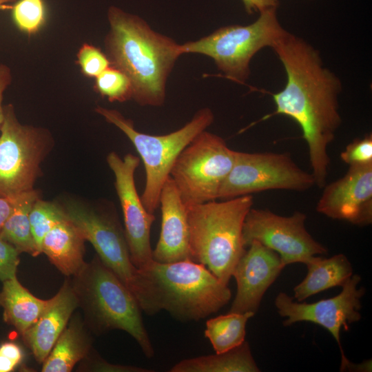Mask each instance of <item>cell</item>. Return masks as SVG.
Returning a JSON list of instances; mask_svg holds the SVG:
<instances>
[{
  "mask_svg": "<svg viewBox=\"0 0 372 372\" xmlns=\"http://www.w3.org/2000/svg\"><path fill=\"white\" fill-rule=\"evenodd\" d=\"M246 12L251 14L270 8H278L279 0H241Z\"/></svg>",
  "mask_w": 372,
  "mask_h": 372,
  "instance_id": "obj_34",
  "label": "cell"
},
{
  "mask_svg": "<svg viewBox=\"0 0 372 372\" xmlns=\"http://www.w3.org/2000/svg\"><path fill=\"white\" fill-rule=\"evenodd\" d=\"M96 112L120 129L130 140L145 167V185L141 200L145 209L154 214L159 206L161 189L169 177L173 165L180 152L213 123L212 111L205 107L181 128L165 135L141 133L130 119L119 112L97 106Z\"/></svg>",
  "mask_w": 372,
  "mask_h": 372,
  "instance_id": "obj_7",
  "label": "cell"
},
{
  "mask_svg": "<svg viewBox=\"0 0 372 372\" xmlns=\"http://www.w3.org/2000/svg\"><path fill=\"white\" fill-rule=\"evenodd\" d=\"M305 265L307 273L293 288V298L298 302L330 288L342 287L353 275L352 265L343 254L328 258L315 256Z\"/></svg>",
  "mask_w": 372,
  "mask_h": 372,
  "instance_id": "obj_20",
  "label": "cell"
},
{
  "mask_svg": "<svg viewBox=\"0 0 372 372\" xmlns=\"http://www.w3.org/2000/svg\"><path fill=\"white\" fill-rule=\"evenodd\" d=\"M82 73L88 77H96L110 66V62L102 51L85 43L77 53V61Z\"/></svg>",
  "mask_w": 372,
  "mask_h": 372,
  "instance_id": "obj_29",
  "label": "cell"
},
{
  "mask_svg": "<svg viewBox=\"0 0 372 372\" xmlns=\"http://www.w3.org/2000/svg\"><path fill=\"white\" fill-rule=\"evenodd\" d=\"M39 194L32 189L14 198L12 209L0 230V238L13 245L18 251L39 255L32 236L30 212Z\"/></svg>",
  "mask_w": 372,
  "mask_h": 372,
  "instance_id": "obj_24",
  "label": "cell"
},
{
  "mask_svg": "<svg viewBox=\"0 0 372 372\" xmlns=\"http://www.w3.org/2000/svg\"><path fill=\"white\" fill-rule=\"evenodd\" d=\"M19 254L13 245L0 238V280L2 282L17 276Z\"/></svg>",
  "mask_w": 372,
  "mask_h": 372,
  "instance_id": "obj_31",
  "label": "cell"
},
{
  "mask_svg": "<svg viewBox=\"0 0 372 372\" xmlns=\"http://www.w3.org/2000/svg\"><path fill=\"white\" fill-rule=\"evenodd\" d=\"M61 207L66 218L92 245L100 260L132 293L141 310L149 316L160 312L154 285L132 264L125 232L115 214L76 200Z\"/></svg>",
  "mask_w": 372,
  "mask_h": 372,
  "instance_id": "obj_6",
  "label": "cell"
},
{
  "mask_svg": "<svg viewBox=\"0 0 372 372\" xmlns=\"http://www.w3.org/2000/svg\"><path fill=\"white\" fill-rule=\"evenodd\" d=\"M107 18L110 30L105 46L110 65L130 79L132 99L139 105H163L167 79L182 54L180 45L116 6L108 8Z\"/></svg>",
  "mask_w": 372,
  "mask_h": 372,
  "instance_id": "obj_2",
  "label": "cell"
},
{
  "mask_svg": "<svg viewBox=\"0 0 372 372\" xmlns=\"http://www.w3.org/2000/svg\"><path fill=\"white\" fill-rule=\"evenodd\" d=\"M322 188L318 213L359 227L371 224L372 164L350 166L342 177Z\"/></svg>",
  "mask_w": 372,
  "mask_h": 372,
  "instance_id": "obj_15",
  "label": "cell"
},
{
  "mask_svg": "<svg viewBox=\"0 0 372 372\" xmlns=\"http://www.w3.org/2000/svg\"><path fill=\"white\" fill-rule=\"evenodd\" d=\"M10 7L16 25L28 34L37 32L45 23L43 0H19Z\"/></svg>",
  "mask_w": 372,
  "mask_h": 372,
  "instance_id": "obj_28",
  "label": "cell"
},
{
  "mask_svg": "<svg viewBox=\"0 0 372 372\" xmlns=\"http://www.w3.org/2000/svg\"><path fill=\"white\" fill-rule=\"evenodd\" d=\"M254 205L251 195L187 207L191 260L227 284L245 251L242 227Z\"/></svg>",
  "mask_w": 372,
  "mask_h": 372,
  "instance_id": "obj_3",
  "label": "cell"
},
{
  "mask_svg": "<svg viewBox=\"0 0 372 372\" xmlns=\"http://www.w3.org/2000/svg\"><path fill=\"white\" fill-rule=\"evenodd\" d=\"M12 80L10 70L4 64H0V127L4 119V110L2 105L3 92Z\"/></svg>",
  "mask_w": 372,
  "mask_h": 372,
  "instance_id": "obj_35",
  "label": "cell"
},
{
  "mask_svg": "<svg viewBox=\"0 0 372 372\" xmlns=\"http://www.w3.org/2000/svg\"><path fill=\"white\" fill-rule=\"evenodd\" d=\"M306 220V214L299 211L283 216L251 207L243 223V245L247 247L253 241L260 242L279 255L284 267L296 262L306 264L312 257L328 252L308 232Z\"/></svg>",
  "mask_w": 372,
  "mask_h": 372,
  "instance_id": "obj_12",
  "label": "cell"
},
{
  "mask_svg": "<svg viewBox=\"0 0 372 372\" xmlns=\"http://www.w3.org/2000/svg\"><path fill=\"white\" fill-rule=\"evenodd\" d=\"M170 372H259L248 342L225 352L184 359Z\"/></svg>",
  "mask_w": 372,
  "mask_h": 372,
  "instance_id": "obj_23",
  "label": "cell"
},
{
  "mask_svg": "<svg viewBox=\"0 0 372 372\" xmlns=\"http://www.w3.org/2000/svg\"><path fill=\"white\" fill-rule=\"evenodd\" d=\"M0 127V197L14 199L33 189L50 145L47 132L17 120L14 107L3 106Z\"/></svg>",
  "mask_w": 372,
  "mask_h": 372,
  "instance_id": "obj_10",
  "label": "cell"
},
{
  "mask_svg": "<svg viewBox=\"0 0 372 372\" xmlns=\"http://www.w3.org/2000/svg\"><path fill=\"white\" fill-rule=\"evenodd\" d=\"M23 353L21 348L12 342L0 345V372H10L21 362Z\"/></svg>",
  "mask_w": 372,
  "mask_h": 372,
  "instance_id": "obj_33",
  "label": "cell"
},
{
  "mask_svg": "<svg viewBox=\"0 0 372 372\" xmlns=\"http://www.w3.org/2000/svg\"><path fill=\"white\" fill-rule=\"evenodd\" d=\"M85 240L77 228L65 217L45 234L41 253L63 274L74 276L86 263L83 260Z\"/></svg>",
  "mask_w": 372,
  "mask_h": 372,
  "instance_id": "obj_19",
  "label": "cell"
},
{
  "mask_svg": "<svg viewBox=\"0 0 372 372\" xmlns=\"http://www.w3.org/2000/svg\"><path fill=\"white\" fill-rule=\"evenodd\" d=\"M14 199L0 197V230L11 212Z\"/></svg>",
  "mask_w": 372,
  "mask_h": 372,
  "instance_id": "obj_36",
  "label": "cell"
},
{
  "mask_svg": "<svg viewBox=\"0 0 372 372\" xmlns=\"http://www.w3.org/2000/svg\"><path fill=\"white\" fill-rule=\"evenodd\" d=\"M107 162L115 177L130 259L135 267L143 269L153 261L150 230L155 216L145 209L135 185L134 174L140 158L132 154L121 158L112 152Z\"/></svg>",
  "mask_w": 372,
  "mask_h": 372,
  "instance_id": "obj_14",
  "label": "cell"
},
{
  "mask_svg": "<svg viewBox=\"0 0 372 372\" xmlns=\"http://www.w3.org/2000/svg\"><path fill=\"white\" fill-rule=\"evenodd\" d=\"M161 228L152 249V259L160 263L191 260L187 207L169 176L161 192Z\"/></svg>",
  "mask_w": 372,
  "mask_h": 372,
  "instance_id": "obj_17",
  "label": "cell"
},
{
  "mask_svg": "<svg viewBox=\"0 0 372 372\" xmlns=\"http://www.w3.org/2000/svg\"><path fill=\"white\" fill-rule=\"evenodd\" d=\"M361 277L353 274L342 286L341 292L332 298L322 299L313 303L294 302L292 297L280 292L276 297L274 304L278 314L287 319L283 321L285 327L299 322H310L326 329L337 342L341 352V364L348 360L340 341V331H347L351 324L361 319V298L365 289L358 288Z\"/></svg>",
  "mask_w": 372,
  "mask_h": 372,
  "instance_id": "obj_13",
  "label": "cell"
},
{
  "mask_svg": "<svg viewBox=\"0 0 372 372\" xmlns=\"http://www.w3.org/2000/svg\"><path fill=\"white\" fill-rule=\"evenodd\" d=\"M247 247L232 274L237 288L229 312L256 313L265 292L284 269L276 251L257 241Z\"/></svg>",
  "mask_w": 372,
  "mask_h": 372,
  "instance_id": "obj_16",
  "label": "cell"
},
{
  "mask_svg": "<svg viewBox=\"0 0 372 372\" xmlns=\"http://www.w3.org/2000/svg\"><path fill=\"white\" fill-rule=\"evenodd\" d=\"M92 341L83 322L72 318L43 361V372H70L91 351Z\"/></svg>",
  "mask_w": 372,
  "mask_h": 372,
  "instance_id": "obj_22",
  "label": "cell"
},
{
  "mask_svg": "<svg viewBox=\"0 0 372 372\" xmlns=\"http://www.w3.org/2000/svg\"><path fill=\"white\" fill-rule=\"evenodd\" d=\"M85 360L82 364L81 369L87 371H103V372H152V370L143 369L138 366L122 365L109 363L96 353L92 351L83 359Z\"/></svg>",
  "mask_w": 372,
  "mask_h": 372,
  "instance_id": "obj_32",
  "label": "cell"
},
{
  "mask_svg": "<svg viewBox=\"0 0 372 372\" xmlns=\"http://www.w3.org/2000/svg\"><path fill=\"white\" fill-rule=\"evenodd\" d=\"M314 185L312 174L300 168L289 153L235 151L232 168L220 187L218 199L270 189L304 192Z\"/></svg>",
  "mask_w": 372,
  "mask_h": 372,
  "instance_id": "obj_11",
  "label": "cell"
},
{
  "mask_svg": "<svg viewBox=\"0 0 372 372\" xmlns=\"http://www.w3.org/2000/svg\"><path fill=\"white\" fill-rule=\"evenodd\" d=\"M139 271L154 285L161 309L181 322L204 319L218 312L231 298L227 284L192 260H153Z\"/></svg>",
  "mask_w": 372,
  "mask_h": 372,
  "instance_id": "obj_5",
  "label": "cell"
},
{
  "mask_svg": "<svg viewBox=\"0 0 372 372\" xmlns=\"http://www.w3.org/2000/svg\"><path fill=\"white\" fill-rule=\"evenodd\" d=\"M50 299L42 300L32 295L17 276L3 282L0 306L4 321L22 335L39 318Z\"/></svg>",
  "mask_w": 372,
  "mask_h": 372,
  "instance_id": "obj_21",
  "label": "cell"
},
{
  "mask_svg": "<svg viewBox=\"0 0 372 372\" xmlns=\"http://www.w3.org/2000/svg\"><path fill=\"white\" fill-rule=\"evenodd\" d=\"M254 315L252 312H229L208 320L204 334L215 352H225L242 344L245 340L247 322Z\"/></svg>",
  "mask_w": 372,
  "mask_h": 372,
  "instance_id": "obj_25",
  "label": "cell"
},
{
  "mask_svg": "<svg viewBox=\"0 0 372 372\" xmlns=\"http://www.w3.org/2000/svg\"><path fill=\"white\" fill-rule=\"evenodd\" d=\"M234 152L222 137L206 130L180 152L169 176L186 207L218 199Z\"/></svg>",
  "mask_w": 372,
  "mask_h": 372,
  "instance_id": "obj_9",
  "label": "cell"
},
{
  "mask_svg": "<svg viewBox=\"0 0 372 372\" xmlns=\"http://www.w3.org/2000/svg\"><path fill=\"white\" fill-rule=\"evenodd\" d=\"M276 10L277 8L265 9L251 24L221 27L197 41L180 45L181 54L209 56L227 79L245 84L254 56L265 48H271L287 32L280 24Z\"/></svg>",
  "mask_w": 372,
  "mask_h": 372,
  "instance_id": "obj_8",
  "label": "cell"
},
{
  "mask_svg": "<svg viewBox=\"0 0 372 372\" xmlns=\"http://www.w3.org/2000/svg\"><path fill=\"white\" fill-rule=\"evenodd\" d=\"M78 307L71 282L65 280L37 321L21 335L39 362L45 360Z\"/></svg>",
  "mask_w": 372,
  "mask_h": 372,
  "instance_id": "obj_18",
  "label": "cell"
},
{
  "mask_svg": "<svg viewBox=\"0 0 372 372\" xmlns=\"http://www.w3.org/2000/svg\"><path fill=\"white\" fill-rule=\"evenodd\" d=\"M17 0H0V6L7 3L16 2Z\"/></svg>",
  "mask_w": 372,
  "mask_h": 372,
  "instance_id": "obj_37",
  "label": "cell"
},
{
  "mask_svg": "<svg viewBox=\"0 0 372 372\" xmlns=\"http://www.w3.org/2000/svg\"><path fill=\"white\" fill-rule=\"evenodd\" d=\"M94 90L110 102H124L132 99V85L130 79L112 65L96 77Z\"/></svg>",
  "mask_w": 372,
  "mask_h": 372,
  "instance_id": "obj_27",
  "label": "cell"
},
{
  "mask_svg": "<svg viewBox=\"0 0 372 372\" xmlns=\"http://www.w3.org/2000/svg\"><path fill=\"white\" fill-rule=\"evenodd\" d=\"M65 218L61 205L38 198L30 212L32 236L39 254L45 234L56 224Z\"/></svg>",
  "mask_w": 372,
  "mask_h": 372,
  "instance_id": "obj_26",
  "label": "cell"
},
{
  "mask_svg": "<svg viewBox=\"0 0 372 372\" xmlns=\"http://www.w3.org/2000/svg\"><path fill=\"white\" fill-rule=\"evenodd\" d=\"M271 49L283 65L287 82L281 91L272 94L276 110L262 121L280 114L299 125L307 144L316 185L322 188L331 161L328 147L342 123L341 81L325 66L317 49L288 31Z\"/></svg>",
  "mask_w": 372,
  "mask_h": 372,
  "instance_id": "obj_1",
  "label": "cell"
},
{
  "mask_svg": "<svg viewBox=\"0 0 372 372\" xmlns=\"http://www.w3.org/2000/svg\"><path fill=\"white\" fill-rule=\"evenodd\" d=\"M73 277L70 282L90 328L97 334L124 331L147 358H153L154 349L136 299L98 256Z\"/></svg>",
  "mask_w": 372,
  "mask_h": 372,
  "instance_id": "obj_4",
  "label": "cell"
},
{
  "mask_svg": "<svg viewBox=\"0 0 372 372\" xmlns=\"http://www.w3.org/2000/svg\"><path fill=\"white\" fill-rule=\"evenodd\" d=\"M340 158L349 167L372 164V135L353 141L340 153Z\"/></svg>",
  "mask_w": 372,
  "mask_h": 372,
  "instance_id": "obj_30",
  "label": "cell"
}]
</instances>
